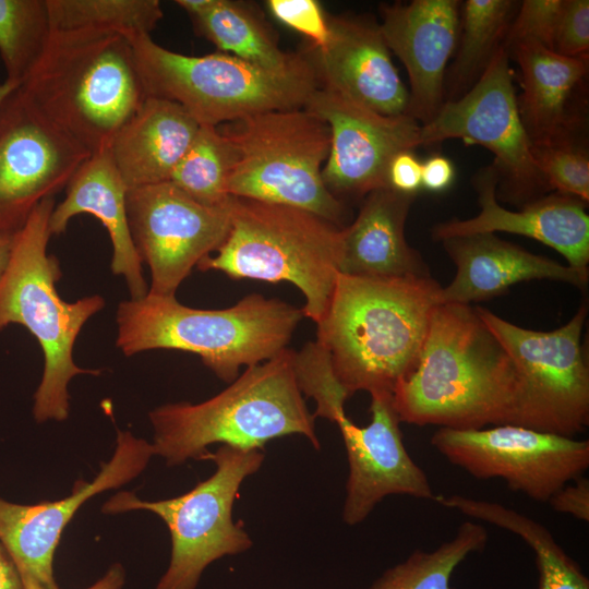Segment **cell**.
<instances>
[{
    "label": "cell",
    "instance_id": "obj_1",
    "mask_svg": "<svg viewBox=\"0 0 589 589\" xmlns=\"http://www.w3.org/2000/svg\"><path fill=\"white\" fill-rule=\"evenodd\" d=\"M515 369L507 351L466 304H438L410 372L392 397L400 422L469 430L508 424Z\"/></svg>",
    "mask_w": 589,
    "mask_h": 589
},
{
    "label": "cell",
    "instance_id": "obj_2",
    "mask_svg": "<svg viewBox=\"0 0 589 589\" xmlns=\"http://www.w3.org/2000/svg\"><path fill=\"white\" fill-rule=\"evenodd\" d=\"M441 285L429 277L366 278L339 274L316 341L351 397L393 394L424 342Z\"/></svg>",
    "mask_w": 589,
    "mask_h": 589
},
{
    "label": "cell",
    "instance_id": "obj_3",
    "mask_svg": "<svg viewBox=\"0 0 589 589\" xmlns=\"http://www.w3.org/2000/svg\"><path fill=\"white\" fill-rule=\"evenodd\" d=\"M293 356L286 348L245 368L228 387L204 401L170 402L151 410L154 456L178 466L190 459L211 460L213 444L263 449L268 441L293 434L320 449L315 418L298 386Z\"/></svg>",
    "mask_w": 589,
    "mask_h": 589
},
{
    "label": "cell",
    "instance_id": "obj_4",
    "mask_svg": "<svg viewBox=\"0 0 589 589\" xmlns=\"http://www.w3.org/2000/svg\"><path fill=\"white\" fill-rule=\"evenodd\" d=\"M19 91L91 154L109 148L146 98L129 38L93 28L52 31Z\"/></svg>",
    "mask_w": 589,
    "mask_h": 589
},
{
    "label": "cell",
    "instance_id": "obj_5",
    "mask_svg": "<svg viewBox=\"0 0 589 589\" xmlns=\"http://www.w3.org/2000/svg\"><path fill=\"white\" fill-rule=\"evenodd\" d=\"M303 316L301 309L260 293L225 309H195L176 296L147 293L119 303L116 345L127 357L155 349L196 354L230 384L241 366L262 363L286 349Z\"/></svg>",
    "mask_w": 589,
    "mask_h": 589
},
{
    "label": "cell",
    "instance_id": "obj_6",
    "mask_svg": "<svg viewBox=\"0 0 589 589\" xmlns=\"http://www.w3.org/2000/svg\"><path fill=\"white\" fill-rule=\"evenodd\" d=\"M55 205V197L44 200L13 236L9 261L0 276V330L11 324L22 325L36 338L44 354L43 376L33 405L38 423L68 419L70 381L80 374L101 373L80 368L73 359L80 332L104 309L105 299L93 294L68 302L59 296L60 264L48 253Z\"/></svg>",
    "mask_w": 589,
    "mask_h": 589
},
{
    "label": "cell",
    "instance_id": "obj_7",
    "mask_svg": "<svg viewBox=\"0 0 589 589\" xmlns=\"http://www.w3.org/2000/svg\"><path fill=\"white\" fill-rule=\"evenodd\" d=\"M223 243L196 266L232 279L288 281L304 297L303 315L315 324L340 274L344 228L303 209L231 196Z\"/></svg>",
    "mask_w": 589,
    "mask_h": 589
},
{
    "label": "cell",
    "instance_id": "obj_8",
    "mask_svg": "<svg viewBox=\"0 0 589 589\" xmlns=\"http://www.w3.org/2000/svg\"><path fill=\"white\" fill-rule=\"evenodd\" d=\"M128 38L146 97L177 103L200 125L219 127L265 111L301 108L320 87L306 57L292 70L275 72L225 52L179 53L151 35Z\"/></svg>",
    "mask_w": 589,
    "mask_h": 589
},
{
    "label": "cell",
    "instance_id": "obj_9",
    "mask_svg": "<svg viewBox=\"0 0 589 589\" xmlns=\"http://www.w3.org/2000/svg\"><path fill=\"white\" fill-rule=\"evenodd\" d=\"M221 131L232 151L229 196L296 207L340 227L345 205L322 178L330 148L325 121L301 107L249 116Z\"/></svg>",
    "mask_w": 589,
    "mask_h": 589
},
{
    "label": "cell",
    "instance_id": "obj_10",
    "mask_svg": "<svg viewBox=\"0 0 589 589\" xmlns=\"http://www.w3.org/2000/svg\"><path fill=\"white\" fill-rule=\"evenodd\" d=\"M262 449L220 445L212 453L214 473L177 497L144 501L121 491L108 498L101 512L107 515L148 510L168 527L171 539L169 565L155 589H196L205 568L228 555L252 548L241 524L232 519V507L240 485L257 472L264 461Z\"/></svg>",
    "mask_w": 589,
    "mask_h": 589
},
{
    "label": "cell",
    "instance_id": "obj_11",
    "mask_svg": "<svg viewBox=\"0 0 589 589\" xmlns=\"http://www.w3.org/2000/svg\"><path fill=\"white\" fill-rule=\"evenodd\" d=\"M476 311L515 369L508 424L567 437L582 432L589 425V368L580 344L587 305L550 332L518 326L481 306Z\"/></svg>",
    "mask_w": 589,
    "mask_h": 589
},
{
    "label": "cell",
    "instance_id": "obj_12",
    "mask_svg": "<svg viewBox=\"0 0 589 589\" xmlns=\"http://www.w3.org/2000/svg\"><path fill=\"white\" fill-rule=\"evenodd\" d=\"M509 67L502 46L464 95L446 100L421 125L420 146L460 139L491 151L507 200L528 203L548 190L532 155V143L520 118Z\"/></svg>",
    "mask_w": 589,
    "mask_h": 589
},
{
    "label": "cell",
    "instance_id": "obj_13",
    "mask_svg": "<svg viewBox=\"0 0 589 589\" xmlns=\"http://www.w3.org/2000/svg\"><path fill=\"white\" fill-rule=\"evenodd\" d=\"M431 445L479 480L501 479L507 488L548 502L589 468V441L498 424L483 429L438 428Z\"/></svg>",
    "mask_w": 589,
    "mask_h": 589
},
{
    "label": "cell",
    "instance_id": "obj_14",
    "mask_svg": "<svg viewBox=\"0 0 589 589\" xmlns=\"http://www.w3.org/2000/svg\"><path fill=\"white\" fill-rule=\"evenodd\" d=\"M127 215L136 252L151 272L148 294L160 297L176 296L192 269L223 243L231 219L230 201L204 205L170 181L128 189Z\"/></svg>",
    "mask_w": 589,
    "mask_h": 589
},
{
    "label": "cell",
    "instance_id": "obj_15",
    "mask_svg": "<svg viewBox=\"0 0 589 589\" xmlns=\"http://www.w3.org/2000/svg\"><path fill=\"white\" fill-rule=\"evenodd\" d=\"M91 155L17 87L0 105V235H16Z\"/></svg>",
    "mask_w": 589,
    "mask_h": 589
},
{
    "label": "cell",
    "instance_id": "obj_16",
    "mask_svg": "<svg viewBox=\"0 0 589 589\" xmlns=\"http://www.w3.org/2000/svg\"><path fill=\"white\" fill-rule=\"evenodd\" d=\"M153 456L152 443L118 430L112 457L101 462L93 481H76L67 497L33 505L0 497V542L16 567L23 589H60L53 557L67 525L87 500L140 476Z\"/></svg>",
    "mask_w": 589,
    "mask_h": 589
},
{
    "label": "cell",
    "instance_id": "obj_17",
    "mask_svg": "<svg viewBox=\"0 0 589 589\" xmlns=\"http://www.w3.org/2000/svg\"><path fill=\"white\" fill-rule=\"evenodd\" d=\"M304 108L329 128L330 148L322 178L337 197H361L388 187L394 156L420 146L421 124L407 113L385 116L321 86Z\"/></svg>",
    "mask_w": 589,
    "mask_h": 589
},
{
    "label": "cell",
    "instance_id": "obj_18",
    "mask_svg": "<svg viewBox=\"0 0 589 589\" xmlns=\"http://www.w3.org/2000/svg\"><path fill=\"white\" fill-rule=\"evenodd\" d=\"M370 412L371 421L365 426L354 424L346 413L335 421L349 467L342 507V520L348 526L365 520L389 495L436 497L426 473L405 447L392 395H371Z\"/></svg>",
    "mask_w": 589,
    "mask_h": 589
},
{
    "label": "cell",
    "instance_id": "obj_19",
    "mask_svg": "<svg viewBox=\"0 0 589 589\" xmlns=\"http://www.w3.org/2000/svg\"><path fill=\"white\" fill-rule=\"evenodd\" d=\"M321 48L309 47L320 86L385 116L407 113L408 89L392 61L378 23L365 15L328 16Z\"/></svg>",
    "mask_w": 589,
    "mask_h": 589
},
{
    "label": "cell",
    "instance_id": "obj_20",
    "mask_svg": "<svg viewBox=\"0 0 589 589\" xmlns=\"http://www.w3.org/2000/svg\"><path fill=\"white\" fill-rule=\"evenodd\" d=\"M460 9L458 0L380 5L383 38L408 73L407 115L421 125L431 121L445 101V73L457 48Z\"/></svg>",
    "mask_w": 589,
    "mask_h": 589
},
{
    "label": "cell",
    "instance_id": "obj_21",
    "mask_svg": "<svg viewBox=\"0 0 589 589\" xmlns=\"http://www.w3.org/2000/svg\"><path fill=\"white\" fill-rule=\"evenodd\" d=\"M498 173L495 166L481 169L473 178L480 212L469 219L452 218L432 228L435 241L474 233L507 232L539 241L562 254L574 269L589 274V216L579 199L552 193L510 211L497 202Z\"/></svg>",
    "mask_w": 589,
    "mask_h": 589
},
{
    "label": "cell",
    "instance_id": "obj_22",
    "mask_svg": "<svg viewBox=\"0 0 589 589\" xmlns=\"http://www.w3.org/2000/svg\"><path fill=\"white\" fill-rule=\"evenodd\" d=\"M441 242L457 268L454 279L441 287V304L470 305L536 279L563 281L582 290L588 284L589 274L533 254L495 233L452 237Z\"/></svg>",
    "mask_w": 589,
    "mask_h": 589
},
{
    "label": "cell",
    "instance_id": "obj_23",
    "mask_svg": "<svg viewBox=\"0 0 589 589\" xmlns=\"http://www.w3.org/2000/svg\"><path fill=\"white\" fill-rule=\"evenodd\" d=\"M127 192L109 148L94 153L67 184L65 197L52 209L49 229L51 236L61 235L70 220L81 214L100 220L112 244V274L124 278L130 299H141L148 293V286L130 231Z\"/></svg>",
    "mask_w": 589,
    "mask_h": 589
},
{
    "label": "cell",
    "instance_id": "obj_24",
    "mask_svg": "<svg viewBox=\"0 0 589 589\" xmlns=\"http://www.w3.org/2000/svg\"><path fill=\"white\" fill-rule=\"evenodd\" d=\"M506 51L520 70L517 103L532 145L576 140L581 120L575 97L588 73V58L564 57L537 43H519Z\"/></svg>",
    "mask_w": 589,
    "mask_h": 589
},
{
    "label": "cell",
    "instance_id": "obj_25",
    "mask_svg": "<svg viewBox=\"0 0 589 589\" xmlns=\"http://www.w3.org/2000/svg\"><path fill=\"white\" fill-rule=\"evenodd\" d=\"M413 194L388 187L370 192L344 228L340 274L366 278L429 277L428 265L405 237Z\"/></svg>",
    "mask_w": 589,
    "mask_h": 589
},
{
    "label": "cell",
    "instance_id": "obj_26",
    "mask_svg": "<svg viewBox=\"0 0 589 589\" xmlns=\"http://www.w3.org/2000/svg\"><path fill=\"white\" fill-rule=\"evenodd\" d=\"M199 129V122L177 103L146 97L109 146L125 187L169 181Z\"/></svg>",
    "mask_w": 589,
    "mask_h": 589
},
{
    "label": "cell",
    "instance_id": "obj_27",
    "mask_svg": "<svg viewBox=\"0 0 589 589\" xmlns=\"http://www.w3.org/2000/svg\"><path fill=\"white\" fill-rule=\"evenodd\" d=\"M195 33L229 53L249 63L275 72L301 65L304 53H289L250 4L236 0H191L187 5Z\"/></svg>",
    "mask_w": 589,
    "mask_h": 589
},
{
    "label": "cell",
    "instance_id": "obj_28",
    "mask_svg": "<svg viewBox=\"0 0 589 589\" xmlns=\"http://www.w3.org/2000/svg\"><path fill=\"white\" fill-rule=\"evenodd\" d=\"M442 503L444 507L508 530L521 538L536 556L538 589H589V578L580 565L539 521L501 503L460 494L447 495Z\"/></svg>",
    "mask_w": 589,
    "mask_h": 589
},
{
    "label": "cell",
    "instance_id": "obj_29",
    "mask_svg": "<svg viewBox=\"0 0 589 589\" xmlns=\"http://www.w3.org/2000/svg\"><path fill=\"white\" fill-rule=\"evenodd\" d=\"M517 7L512 0H467L461 4L462 32L455 60L445 73V101L457 99L479 80L503 46Z\"/></svg>",
    "mask_w": 589,
    "mask_h": 589
},
{
    "label": "cell",
    "instance_id": "obj_30",
    "mask_svg": "<svg viewBox=\"0 0 589 589\" xmlns=\"http://www.w3.org/2000/svg\"><path fill=\"white\" fill-rule=\"evenodd\" d=\"M489 540L485 527L462 522L455 536L432 551L416 550L387 568L369 589H456L450 585L455 569Z\"/></svg>",
    "mask_w": 589,
    "mask_h": 589
},
{
    "label": "cell",
    "instance_id": "obj_31",
    "mask_svg": "<svg viewBox=\"0 0 589 589\" xmlns=\"http://www.w3.org/2000/svg\"><path fill=\"white\" fill-rule=\"evenodd\" d=\"M52 31L93 28L151 35L164 16L158 0H46Z\"/></svg>",
    "mask_w": 589,
    "mask_h": 589
},
{
    "label": "cell",
    "instance_id": "obj_32",
    "mask_svg": "<svg viewBox=\"0 0 589 589\" xmlns=\"http://www.w3.org/2000/svg\"><path fill=\"white\" fill-rule=\"evenodd\" d=\"M52 34L46 0H0V58L7 81L21 85Z\"/></svg>",
    "mask_w": 589,
    "mask_h": 589
},
{
    "label": "cell",
    "instance_id": "obj_33",
    "mask_svg": "<svg viewBox=\"0 0 589 589\" xmlns=\"http://www.w3.org/2000/svg\"><path fill=\"white\" fill-rule=\"evenodd\" d=\"M231 161V146L221 129L200 125L169 181L201 204L224 206L231 197L226 191Z\"/></svg>",
    "mask_w": 589,
    "mask_h": 589
},
{
    "label": "cell",
    "instance_id": "obj_34",
    "mask_svg": "<svg viewBox=\"0 0 589 589\" xmlns=\"http://www.w3.org/2000/svg\"><path fill=\"white\" fill-rule=\"evenodd\" d=\"M293 369L301 393L316 404L314 418L335 423L346 413L345 402L350 397L337 381L326 351L316 340L294 351Z\"/></svg>",
    "mask_w": 589,
    "mask_h": 589
},
{
    "label": "cell",
    "instance_id": "obj_35",
    "mask_svg": "<svg viewBox=\"0 0 589 589\" xmlns=\"http://www.w3.org/2000/svg\"><path fill=\"white\" fill-rule=\"evenodd\" d=\"M532 155L548 190L589 201V158L576 140L532 145Z\"/></svg>",
    "mask_w": 589,
    "mask_h": 589
},
{
    "label": "cell",
    "instance_id": "obj_36",
    "mask_svg": "<svg viewBox=\"0 0 589 589\" xmlns=\"http://www.w3.org/2000/svg\"><path fill=\"white\" fill-rule=\"evenodd\" d=\"M563 0H525L514 16L503 47L508 50L519 43H537L551 49Z\"/></svg>",
    "mask_w": 589,
    "mask_h": 589
},
{
    "label": "cell",
    "instance_id": "obj_37",
    "mask_svg": "<svg viewBox=\"0 0 589 589\" xmlns=\"http://www.w3.org/2000/svg\"><path fill=\"white\" fill-rule=\"evenodd\" d=\"M266 5L271 14L301 33L310 40V46L321 48L329 34L328 16L315 0H268Z\"/></svg>",
    "mask_w": 589,
    "mask_h": 589
},
{
    "label": "cell",
    "instance_id": "obj_38",
    "mask_svg": "<svg viewBox=\"0 0 589 589\" xmlns=\"http://www.w3.org/2000/svg\"><path fill=\"white\" fill-rule=\"evenodd\" d=\"M551 50L569 58H588L589 1L563 0Z\"/></svg>",
    "mask_w": 589,
    "mask_h": 589
},
{
    "label": "cell",
    "instance_id": "obj_39",
    "mask_svg": "<svg viewBox=\"0 0 589 589\" xmlns=\"http://www.w3.org/2000/svg\"><path fill=\"white\" fill-rule=\"evenodd\" d=\"M560 514L569 515L578 520L589 521V479L581 476L565 484L548 501Z\"/></svg>",
    "mask_w": 589,
    "mask_h": 589
},
{
    "label": "cell",
    "instance_id": "obj_40",
    "mask_svg": "<svg viewBox=\"0 0 589 589\" xmlns=\"http://www.w3.org/2000/svg\"><path fill=\"white\" fill-rule=\"evenodd\" d=\"M421 164L413 151L398 153L388 166V187L400 193L417 195L421 189Z\"/></svg>",
    "mask_w": 589,
    "mask_h": 589
},
{
    "label": "cell",
    "instance_id": "obj_41",
    "mask_svg": "<svg viewBox=\"0 0 589 589\" xmlns=\"http://www.w3.org/2000/svg\"><path fill=\"white\" fill-rule=\"evenodd\" d=\"M455 179L453 163L445 156L433 155L421 164V188L430 192L447 190Z\"/></svg>",
    "mask_w": 589,
    "mask_h": 589
},
{
    "label": "cell",
    "instance_id": "obj_42",
    "mask_svg": "<svg viewBox=\"0 0 589 589\" xmlns=\"http://www.w3.org/2000/svg\"><path fill=\"white\" fill-rule=\"evenodd\" d=\"M0 589H23L16 567L0 542Z\"/></svg>",
    "mask_w": 589,
    "mask_h": 589
},
{
    "label": "cell",
    "instance_id": "obj_43",
    "mask_svg": "<svg viewBox=\"0 0 589 589\" xmlns=\"http://www.w3.org/2000/svg\"><path fill=\"white\" fill-rule=\"evenodd\" d=\"M125 581V570L120 563L112 564L101 578L86 589H121Z\"/></svg>",
    "mask_w": 589,
    "mask_h": 589
},
{
    "label": "cell",
    "instance_id": "obj_44",
    "mask_svg": "<svg viewBox=\"0 0 589 589\" xmlns=\"http://www.w3.org/2000/svg\"><path fill=\"white\" fill-rule=\"evenodd\" d=\"M13 237L0 235V276L3 273L11 253Z\"/></svg>",
    "mask_w": 589,
    "mask_h": 589
},
{
    "label": "cell",
    "instance_id": "obj_45",
    "mask_svg": "<svg viewBox=\"0 0 589 589\" xmlns=\"http://www.w3.org/2000/svg\"><path fill=\"white\" fill-rule=\"evenodd\" d=\"M19 85L4 80L2 83H0V105L4 101L5 98H8L16 88Z\"/></svg>",
    "mask_w": 589,
    "mask_h": 589
}]
</instances>
